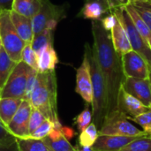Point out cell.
<instances>
[{
	"label": "cell",
	"mask_w": 151,
	"mask_h": 151,
	"mask_svg": "<svg viewBox=\"0 0 151 151\" xmlns=\"http://www.w3.org/2000/svg\"><path fill=\"white\" fill-rule=\"evenodd\" d=\"M92 50L104 77L109 113L116 110L118 95L125 80L121 57L114 50L110 32L103 27L101 21L92 22Z\"/></svg>",
	"instance_id": "6da1fadb"
},
{
	"label": "cell",
	"mask_w": 151,
	"mask_h": 151,
	"mask_svg": "<svg viewBox=\"0 0 151 151\" xmlns=\"http://www.w3.org/2000/svg\"><path fill=\"white\" fill-rule=\"evenodd\" d=\"M29 102L33 108L40 111L47 119L54 123L55 129L62 128L58 113V85L55 71L38 72Z\"/></svg>",
	"instance_id": "7a4b0ae2"
},
{
	"label": "cell",
	"mask_w": 151,
	"mask_h": 151,
	"mask_svg": "<svg viewBox=\"0 0 151 151\" xmlns=\"http://www.w3.org/2000/svg\"><path fill=\"white\" fill-rule=\"evenodd\" d=\"M85 53L87 54L89 61L92 88H93V101L91 104L92 119H93L92 120L99 131L106 115L108 114L105 84H104L103 74L95 58L93 50L89 47L88 44H86Z\"/></svg>",
	"instance_id": "3957f363"
},
{
	"label": "cell",
	"mask_w": 151,
	"mask_h": 151,
	"mask_svg": "<svg viewBox=\"0 0 151 151\" xmlns=\"http://www.w3.org/2000/svg\"><path fill=\"white\" fill-rule=\"evenodd\" d=\"M0 41L2 47L15 62L21 61V52L26 45L18 35L10 17V10L0 11Z\"/></svg>",
	"instance_id": "277c9868"
},
{
	"label": "cell",
	"mask_w": 151,
	"mask_h": 151,
	"mask_svg": "<svg viewBox=\"0 0 151 151\" xmlns=\"http://www.w3.org/2000/svg\"><path fill=\"white\" fill-rule=\"evenodd\" d=\"M99 134L119 136H143L147 134L133 125L125 114L117 109L109 112L98 131Z\"/></svg>",
	"instance_id": "5b68a950"
},
{
	"label": "cell",
	"mask_w": 151,
	"mask_h": 151,
	"mask_svg": "<svg viewBox=\"0 0 151 151\" xmlns=\"http://www.w3.org/2000/svg\"><path fill=\"white\" fill-rule=\"evenodd\" d=\"M112 12L115 14V16L119 19V20L121 22L123 27H125L129 42L132 47V50L135 52L139 53L148 63L151 72V47L149 42L141 35V34L138 32V30L135 28L129 14L127 13L125 7L119 8L116 10H113Z\"/></svg>",
	"instance_id": "8992f818"
},
{
	"label": "cell",
	"mask_w": 151,
	"mask_h": 151,
	"mask_svg": "<svg viewBox=\"0 0 151 151\" xmlns=\"http://www.w3.org/2000/svg\"><path fill=\"white\" fill-rule=\"evenodd\" d=\"M31 69L30 66L22 61L17 63L5 84L0 90V98L12 97L23 99L27 77Z\"/></svg>",
	"instance_id": "52a82bcc"
},
{
	"label": "cell",
	"mask_w": 151,
	"mask_h": 151,
	"mask_svg": "<svg viewBox=\"0 0 151 151\" xmlns=\"http://www.w3.org/2000/svg\"><path fill=\"white\" fill-rule=\"evenodd\" d=\"M64 17V9L53 4L50 0H42L39 12L31 19L34 35L42 32L47 27L56 28L58 21Z\"/></svg>",
	"instance_id": "ba28073f"
},
{
	"label": "cell",
	"mask_w": 151,
	"mask_h": 151,
	"mask_svg": "<svg viewBox=\"0 0 151 151\" xmlns=\"http://www.w3.org/2000/svg\"><path fill=\"white\" fill-rule=\"evenodd\" d=\"M121 62L125 77L149 79L150 73V66L139 53L132 50L121 56Z\"/></svg>",
	"instance_id": "9c48e42d"
},
{
	"label": "cell",
	"mask_w": 151,
	"mask_h": 151,
	"mask_svg": "<svg viewBox=\"0 0 151 151\" xmlns=\"http://www.w3.org/2000/svg\"><path fill=\"white\" fill-rule=\"evenodd\" d=\"M32 105L30 102L23 100L17 112L7 125V128L12 135L16 138L30 137L28 132V122L31 114Z\"/></svg>",
	"instance_id": "30bf717a"
},
{
	"label": "cell",
	"mask_w": 151,
	"mask_h": 151,
	"mask_svg": "<svg viewBox=\"0 0 151 151\" xmlns=\"http://www.w3.org/2000/svg\"><path fill=\"white\" fill-rule=\"evenodd\" d=\"M75 92L88 104H91L93 101V88L90 73V65L88 56L84 53L81 65L76 71V87Z\"/></svg>",
	"instance_id": "8fae6325"
},
{
	"label": "cell",
	"mask_w": 151,
	"mask_h": 151,
	"mask_svg": "<svg viewBox=\"0 0 151 151\" xmlns=\"http://www.w3.org/2000/svg\"><path fill=\"white\" fill-rule=\"evenodd\" d=\"M121 88L127 94L138 99L142 104L151 108V88L149 79L125 77Z\"/></svg>",
	"instance_id": "7c38bea8"
},
{
	"label": "cell",
	"mask_w": 151,
	"mask_h": 151,
	"mask_svg": "<svg viewBox=\"0 0 151 151\" xmlns=\"http://www.w3.org/2000/svg\"><path fill=\"white\" fill-rule=\"evenodd\" d=\"M116 109L125 114L127 118L129 119L131 118L137 117L148 111L151 108L142 104L138 99L134 97L133 96L127 94L122 88L119 89L117 100V107Z\"/></svg>",
	"instance_id": "4fadbf2b"
},
{
	"label": "cell",
	"mask_w": 151,
	"mask_h": 151,
	"mask_svg": "<svg viewBox=\"0 0 151 151\" xmlns=\"http://www.w3.org/2000/svg\"><path fill=\"white\" fill-rule=\"evenodd\" d=\"M135 138L137 137L99 134L96 142L93 144L92 149L94 151H120L122 148Z\"/></svg>",
	"instance_id": "5bb4252c"
},
{
	"label": "cell",
	"mask_w": 151,
	"mask_h": 151,
	"mask_svg": "<svg viewBox=\"0 0 151 151\" xmlns=\"http://www.w3.org/2000/svg\"><path fill=\"white\" fill-rule=\"evenodd\" d=\"M110 35L113 48L120 57L132 50L127 33L118 18L115 26L110 31Z\"/></svg>",
	"instance_id": "9a60e30c"
},
{
	"label": "cell",
	"mask_w": 151,
	"mask_h": 151,
	"mask_svg": "<svg viewBox=\"0 0 151 151\" xmlns=\"http://www.w3.org/2000/svg\"><path fill=\"white\" fill-rule=\"evenodd\" d=\"M10 17L19 37L26 44L31 43L34 38L32 19L22 16L12 10H10Z\"/></svg>",
	"instance_id": "2e32d148"
},
{
	"label": "cell",
	"mask_w": 151,
	"mask_h": 151,
	"mask_svg": "<svg viewBox=\"0 0 151 151\" xmlns=\"http://www.w3.org/2000/svg\"><path fill=\"white\" fill-rule=\"evenodd\" d=\"M58 63V58L52 43L48 44L37 54V65L39 73L55 71Z\"/></svg>",
	"instance_id": "e0dca14e"
},
{
	"label": "cell",
	"mask_w": 151,
	"mask_h": 151,
	"mask_svg": "<svg viewBox=\"0 0 151 151\" xmlns=\"http://www.w3.org/2000/svg\"><path fill=\"white\" fill-rule=\"evenodd\" d=\"M42 142L50 151H76V149L62 134L61 129L54 128L48 136L42 139Z\"/></svg>",
	"instance_id": "ac0fdd59"
},
{
	"label": "cell",
	"mask_w": 151,
	"mask_h": 151,
	"mask_svg": "<svg viewBox=\"0 0 151 151\" xmlns=\"http://www.w3.org/2000/svg\"><path fill=\"white\" fill-rule=\"evenodd\" d=\"M42 0H12L11 10L32 19L41 9Z\"/></svg>",
	"instance_id": "d6986e66"
},
{
	"label": "cell",
	"mask_w": 151,
	"mask_h": 151,
	"mask_svg": "<svg viewBox=\"0 0 151 151\" xmlns=\"http://www.w3.org/2000/svg\"><path fill=\"white\" fill-rule=\"evenodd\" d=\"M22 101L23 99L12 97L0 98V119L6 127L17 112Z\"/></svg>",
	"instance_id": "ffe728a7"
},
{
	"label": "cell",
	"mask_w": 151,
	"mask_h": 151,
	"mask_svg": "<svg viewBox=\"0 0 151 151\" xmlns=\"http://www.w3.org/2000/svg\"><path fill=\"white\" fill-rule=\"evenodd\" d=\"M125 9L127 10V13L129 14L135 28L138 30V32L141 34V35L149 42V44L151 47V30L148 27V25L145 23V21L142 19V18L139 15V13L135 11V9L133 7V5L131 4L127 5L125 7Z\"/></svg>",
	"instance_id": "44dd1931"
},
{
	"label": "cell",
	"mask_w": 151,
	"mask_h": 151,
	"mask_svg": "<svg viewBox=\"0 0 151 151\" xmlns=\"http://www.w3.org/2000/svg\"><path fill=\"white\" fill-rule=\"evenodd\" d=\"M16 65L17 62L13 61L2 47L0 51V89L5 84Z\"/></svg>",
	"instance_id": "7402d4cb"
},
{
	"label": "cell",
	"mask_w": 151,
	"mask_h": 151,
	"mask_svg": "<svg viewBox=\"0 0 151 151\" xmlns=\"http://www.w3.org/2000/svg\"><path fill=\"white\" fill-rule=\"evenodd\" d=\"M54 29H55L54 27H47L42 32L34 35V38L31 42V46L36 54H38L48 44L52 43V35Z\"/></svg>",
	"instance_id": "603a6c76"
},
{
	"label": "cell",
	"mask_w": 151,
	"mask_h": 151,
	"mask_svg": "<svg viewBox=\"0 0 151 151\" xmlns=\"http://www.w3.org/2000/svg\"><path fill=\"white\" fill-rule=\"evenodd\" d=\"M19 151H50L42 140H37L31 137L17 138Z\"/></svg>",
	"instance_id": "cb8c5ba5"
},
{
	"label": "cell",
	"mask_w": 151,
	"mask_h": 151,
	"mask_svg": "<svg viewBox=\"0 0 151 151\" xmlns=\"http://www.w3.org/2000/svg\"><path fill=\"white\" fill-rule=\"evenodd\" d=\"M104 12V9L102 4L97 1L87 2L81 11V15L85 19L93 20H98Z\"/></svg>",
	"instance_id": "d4e9b609"
},
{
	"label": "cell",
	"mask_w": 151,
	"mask_h": 151,
	"mask_svg": "<svg viewBox=\"0 0 151 151\" xmlns=\"http://www.w3.org/2000/svg\"><path fill=\"white\" fill-rule=\"evenodd\" d=\"M99 135L98 129L96 125L92 122L88 127L81 132L79 136V145L80 146H89L92 147L96 142Z\"/></svg>",
	"instance_id": "484cf974"
},
{
	"label": "cell",
	"mask_w": 151,
	"mask_h": 151,
	"mask_svg": "<svg viewBox=\"0 0 151 151\" xmlns=\"http://www.w3.org/2000/svg\"><path fill=\"white\" fill-rule=\"evenodd\" d=\"M120 151H151V135L147 134L135 138Z\"/></svg>",
	"instance_id": "4316f807"
},
{
	"label": "cell",
	"mask_w": 151,
	"mask_h": 151,
	"mask_svg": "<svg viewBox=\"0 0 151 151\" xmlns=\"http://www.w3.org/2000/svg\"><path fill=\"white\" fill-rule=\"evenodd\" d=\"M139 15L142 18L145 23L151 30V0L150 1H139L131 4Z\"/></svg>",
	"instance_id": "83f0119b"
},
{
	"label": "cell",
	"mask_w": 151,
	"mask_h": 151,
	"mask_svg": "<svg viewBox=\"0 0 151 151\" xmlns=\"http://www.w3.org/2000/svg\"><path fill=\"white\" fill-rule=\"evenodd\" d=\"M21 61L27 64L33 69L38 71V65H37V54L33 50L31 43H27L24 46L22 52H21Z\"/></svg>",
	"instance_id": "f1b7e54d"
},
{
	"label": "cell",
	"mask_w": 151,
	"mask_h": 151,
	"mask_svg": "<svg viewBox=\"0 0 151 151\" xmlns=\"http://www.w3.org/2000/svg\"><path fill=\"white\" fill-rule=\"evenodd\" d=\"M54 128H55L54 123L49 119H46L30 134V137L37 140H42L43 138L48 136Z\"/></svg>",
	"instance_id": "f546056e"
},
{
	"label": "cell",
	"mask_w": 151,
	"mask_h": 151,
	"mask_svg": "<svg viewBox=\"0 0 151 151\" xmlns=\"http://www.w3.org/2000/svg\"><path fill=\"white\" fill-rule=\"evenodd\" d=\"M129 120L138 124L142 127V131H144L147 134L151 135V109L137 117L129 119Z\"/></svg>",
	"instance_id": "4dcf8cb0"
},
{
	"label": "cell",
	"mask_w": 151,
	"mask_h": 151,
	"mask_svg": "<svg viewBox=\"0 0 151 151\" xmlns=\"http://www.w3.org/2000/svg\"><path fill=\"white\" fill-rule=\"evenodd\" d=\"M92 112L90 110L86 107L85 110H83L76 118H75V125L80 132L83 131L86 127L89 126L90 123H92Z\"/></svg>",
	"instance_id": "1f68e13d"
},
{
	"label": "cell",
	"mask_w": 151,
	"mask_h": 151,
	"mask_svg": "<svg viewBox=\"0 0 151 151\" xmlns=\"http://www.w3.org/2000/svg\"><path fill=\"white\" fill-rule=\"evenodd\" d=\"M47 119L45 118V116L37 109L33 108L31 110V114H30V118H29V122H28V132H29V135Z\"/></svg>",
	"instance_id": "d6a6232c"
},
{
	"label": "cell",
	"mask_w": 151,
	"mask_h": 151,
	"mask_svg": "<svg viewBox=\"0 0 151 151\" xmlns=\"http://www.w3.org/2000/svg\"><path fill=\"white\" fill-rule=\"evenodd\" d=\"M37 73L38 71L35 69H31L27 77V85H26V89H25V94H24V97L23 100L26 101H30V97L35 84V81H36V77H37Z\"/></svg>",
	"instance_id": "836d02e7"
},
{
	"label": "cell",
	"mask_w": 151,
	"mask_h": 151,
	"mask_svg": "<svg viewBox=\"0 0 151 151\" xmlns=\"http://www.w3.org/2000/svg\"><path fill=\"white\" fill-rule=\"evenodd\" d=\"M0 151H19L17 138L13 135L0 141Z\"/></svg>",
	"instance_id": "e575fe53"
},
{
	"label": "cell",
	"mask_w": 151,
	"mask_h": 151,
	"mask_svg": "<svg viewBox=\"0 0 151 151\" xmlns=\"http://www.w3.org/2000/svg\"><path fill=\"white\" fill-rule=\"evenodd\" d=\"M100 21H101V24H102L103 27H104L106 31L110 32V31L111 30V28L115 26V24H116V22H117V18H116L115 14L112 12L111 14H110L109 16L105 17L104 19H103L100 20Z\"/></svg>",
	"instance_id": "d590c367"
},
{
	"label": "cell",
	"mask_w": 151,
	"mask_h": 151,
	"mask_svg": "<svg viewBox=\"0 0 151 151\" xmlns=\"http://www.w3.org/2000/svg\"><path fill=\"white\" fill-rule=\"evenodd\" d=\"M108 9L110 10H116L119 8L126 7L130 4L129 0H106Z\"/></svg>",
	"instance_id": "8d00e7d4"
},
{
	"label": "cell",
	"mask_w": 151,
	"mask_h": 151,
	"mask_svg": "<svg viewBox=\"0 0 151 151\" xmlns=\"http://www.w3.org/2000/svg\"><path fill=\"white\" fill-rule=\"evenodd\" d=\"M12 134L9 132L7 127L4 124V122L2 121V119H0V141L6 139L8 137H10Z\"/></svg>",
	"instance_id": "74e56055"
},
{
	"label": "cell",
	"mask_w": 151,
	"mask_h": 151,
	"mask_svg": "<svg viewBox=\"0 0 151 151\" xmlns=\"http://www.w3.org/2000/svg\"><path fill=\"white\" fill-rule=\"evenodd\" d=\"M61 132H62V134L65 136V138H67V139L72 138V137L73 136V134H74L73 130L71 129V128H69V127H62Z\"/></svg>",
	"instance_id": "f35d334b"
},
{
	"label": "cell",
	"mask_w": 151,
	"mask_h": 151,
	"mask_svg": "<svg viewBox=\"0 0 151 151\" xmlns=\"http://www.w3.org/2000/svg\"><path fill=\"white\" fill-rule=\"evenodd\" d=\"M12 2V0H0V11L4 9L11 10Z\"/></svg>",
	"instance_id": "ab89813d"
},
{
	"label": "cell",
	"mask_w": 151,
	"mask_h": 151,
	"mask_svg": "<svg viewBox=\"0 0 151 151\" xmlns=\"http://www.w3.org/2000/svg\"><path fill=\"white\" fill-rule=\"evenodd\" d=\"M75 149H76V151H94L92 147H89V146H80V145H78Z\"/></svg>",
	"instance_id": "60d3db41"
},
{
	"label": "cell",
	"mask_w": 151,
	"mask_h": 151,
	"mask_svg": "<svg viewBox=\"0 0 151 151\" xmlns=\"http://www.w3.org/2000/svg\"><path fill=\"white\" fill-rule=\"evenodd\" d=\"M129 1H130V4H133V3L139 2V1H150V0H129Z\"/></svg>",
	"instance_id": "b9f144b4"
},
{
	"label": "cell",
	"mask_w": 151,
	"mask_h": 151,
	"mask_svg": "<svg viewBox=\"0 0 151 151\" xmlns=\"http://www.w3.org/2000/svg\"><path fill=\"white\" fill-rule=\"evenodd\" d=\"M149 80H150V88H151V72L150 73V77H149Z\"/></svg>",
	"instance_id": "7bdbcfd3"
},
{
	"label": "cell",
	"mask_w": 151,
	"mask_h": 151,
	"mask_svg": "<svg viewBox=\"0 0 151 151\" xmlns=\"http://www.w3.org/2000/svg\"><path fill=\"white\" fill-rule=\"evenodd\" d=\"M1 49H2V43H1V41H0V51H1Z\"/></svg>",
	"instance_id": "ee69618b"
},
{
	"label": "cell",
	"mask_w": 151,
	"mask_h": 151,
	"mask_svg": "<svg viewBox=\"0 0 151 151\" xmlns=\"http://www.w3.org/2000/svg\"><path fill=\"white\" fill-rule=\"evenodd\" d=\"M0 90H1V89H0Z\"/></svg>",
	"instance_id": "f6af8a7d"
}]
</instances>
